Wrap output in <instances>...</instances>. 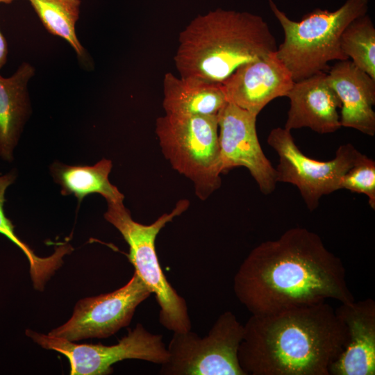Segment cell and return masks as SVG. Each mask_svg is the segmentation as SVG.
Here are the masks:
<instances>
[{
	"mask_svg": "<svg viewBox=\"0 0 375 375\" xmlns=\"http://www.w3.org/2000/svg\"><path fill=\"white\" fill-rule=\"evenodd\" d=\"M340 189L364 194L370 207L375 209V162L360 153L354 164L342 176Z\"/></svg>",
	"mask_w": 375,
	"mask_h": 375,
	"instance_id": "cell-22",
	"label": "cell"
},
{
	"mask_svg": "<svg viewBox=\"0 0 375 375\" xmlns=\"http://www.w3.org/2000/svg\"><path fill=\"white\" fill-rule=\"evenodd\" d=\"M8 53V50L6 40L0 31V69L7 61Z\"/></svg>",
	"mask_w": 375,
	"mask_h": 375,
	"instance_id": "cell-23",
	"label": "cell"
},
{
	"mask_svg": "<svg viewBox=\"0 0 375 375\" xmlns=\"http://www.w3.org/2000/svg\"><path fill=\"white\" fill-rule=\"evenodd\" d=\"M267 141L279 156L276 181L295 185L310 211L317 208L322 196L340 189L342 176L360 153L347 143L339 147L333 159L316 160L299 150L290 131L281 127L273 128Z\"/></svg>",
	"mask_w": 375,
	"mask_h": 375,
	"instance_id": "cell-8",
	"label": "cell"
},
{
	"mask_svg": "<svg viewBox=\"0 0 375 375\" xmlns=\"http://www.w3.org/2000/svg\"><path fill=\"white\" fill-rule=\"evenodd\" d=\"M34 74L35 68L28 62L22 63L8 78L0 74V156L4 160H12L13 150L30 115L28 83Z\"/></svg>",
	"mask_w": 375,
	"mask_h": 375,
	"instance_id": "cell-16",
	"label": "cell"
},
{
	"mask_svg": "<svg viewBox=\"0 0 375 375\" xmlns=\"http://www.w3.org/2000/svg\"><path fill=\"white\" fill-rule=\"evenodd\" d=\"M13 172L0 176V233L17 246L26 256L30 265V274L35 289L42 290L45 283L61 266L62 258L72 248L69 244L58 247L54 253L48 257H40L15 234L14 226L4 213L5 192L8 186L14 183Z\"/></svg>",
	"mask_w": 375,
	"mask_h": 375,
	"instance_id": "cell-19",
	"label": "cell"
},
{
	"mask_svg": "<svg viewBox=\"0 0 375 375\" xmlns=\"http://www.w3.org/2000/svg\"><path fill=\"white\" fill-rule=\"evenodd\" d=\"M217 117L222 173L244 167L262 193H272L277 183L276 172L258 141L257 115L227 102Z\"/></svg>",
	"mask_w": 375,
	"mask_h": 375,
	"instance_id": "cell-11",
	"label": "cell"
},
{
	"mask_svg": "<svg viewBox=\"0 0 375 375\" xmlns=\"http://www.w3.org/2000/svg\"><path fill=\"white\" fill-rule=\"evenodd\" d=\"M151 294L134 272L117 290L79 300L70 319L48 335L71 342L108 338L130 324L136 308Z\"/></svg>",
	"mask_w": 375,
	"mask_h": 375,
	"instance_id": "cell-10",
	"label": "cell"
},
{
	"mask_svg": "<svg viewBox=\"0 0 375 375\" xmlns=\"http://www.w3.org/2000/svg\"><path fill=\"white\" fill-rule=\"evenodd\" d=\"M268 1L284 33L276 56L294 81L326 73L331 61L348 60L341 49V35L350 22L367 14L369 8V0H346L333 11L315 8L297 22L290 19L273 0Z\"/></svg>",
	"mask_w": 375,
	"mask_h": 375,
	"instance_id": "cell-4",
	"label": "cell"
},
{
	"mask_svg": "<svg viewBox=\"0 0 375 375\" xmlns=\"http://www.w3.org/2000/svg\"><path fill=\"white\" fill-rule=\"evenodd\" d=\"M26 334L35 343L67 358L71 375H106L112 365L126 359H137L162 365L169 353L161 335L149 332L138 324L113 345L76 344L75 342L27 330Z\"/></svg>",
	"mask_w": 375,
	"mask_h": 375,
	"instance_id": "cell-9",
	"label": "cell"
},
{
	"mask_svg": "<svg viewBox=\"0 0 375 375\" xmlns=\"http://www.w3.org/2000/svg\"><path fill=\"white\" fill-rule=\"evenodd\" d=\"M163 94L167 115H217L227 103L222 84L177 77L171 72L165 74Z\"/></svg>",
	"mask_w": 375,
	"mask_h": 375,
	"instance_id": "cell-17",
	"label": "cell"
},
{
	"mask_svg": "<svg viewBox=\"0 0 375 375\" xmlns=\"http://www.w3.org/2000/svg\"><path fill=\"white\" fill-rule=\"evenodd\" d=\"M233 290L251 315H267L333 299L354 301L341 260L322 238L295 227L253 248L240 265Z\"/></svg>",
	"mask_w": 375,
	"mask_h": 375,
	"instance_id": "cell-1",
	"label": "cell"
},
{
	"mask_svg": "<svg viewBox=\"0 0 375 375\" xmlns=\"http://www.w3.org/2000/svg\"><path fill=\"white\" fill-rule=\"evenodd\" d=\"M47 31L66 40L78 58L85 59V50L76 33L81 0H28Z\"/></svg>",
	"mask_w": 375,
	"mask_h": 375,
	"instance_id": "cell-20",
	"label": "cell"
},
{
	"mask_svg": "<svg viewBox=\"0 0 375 375\" xmlns=\"http://www.w3.org/2000/svg\"><path fill=\"white\" fill-rule=\"evenodd\" d=\"M340 46L348 59L375 79V28L367 14L347 25L341 35Z\"/></svg>",
	"mask_w": 375,
	"mask_h": 375,
	"instance_id": "cell-21",
	"label": "cell"
},
{
	"mask_svg": "<svg viewBox=\"0 0 375 375\" xmlns=\"http://www.w3.org/2000/svg\"><path fill=\"white\" fill-rule=\"evenodd\" d=\"M347 339L344 323L326 301L251 315L238 360L247 375H330Z\"/></svg>",
	"mask_w": 375,
	"mask_h": 375,
	"instance_id": "cell-2",
	"label": "cell"
},
{
	"mask_svg": "<svg viewBox=\"0 0 375 375\" xmlns=\"http://www.w3.org/2000/svg\"><path fill=\"white\" fill-rule=\"evenodd\" d=\"M123 201H107L104 218L119 231L128 244L127 257L135 272L154 294L158 303L160 323L173 333L191 330L187 303L167 281L156 250V239L160 230L188 208L189 201L179 200L172 212L164 213L148 225L133 220Z\"/></svg>",
	"mask_w": 375,
	"mask_h": 375,
	"instance_id": "cell-5",
	"label": "cell"
},
{
	"mask_svg": "<svg viewBox=\"0 0 375 375\" xmlns=\"http://www.w3.org/2000/svg\"><path fill=\"white\" fill-rule=\"evenodd\" d=\"M244 326L231 311L220 315L207 335L191 330L174 332L162 375H247L238 360Z\"/></svg>",
	"mask_w": 375,
	"mask_h": 375,
	"instance_id": "cell-7",
	"label": "cell"
},
{
	"mask_svg": "<svg viewBox=\"0 0 375 375\" xmlns=\"http://www.w3.org/2000/svg\"><path fill=\"white\" fill-rule=\"evenodd\" d=\"M335 312L347 327L343 350L331 365V375L375 374V301L341 303Z\"/></svg>",
	"mask_w": 375,
	"mask_h": 375,
	"instance_id": "cell-13",
	"label": "cell"
},
{
	"mask_svg": "<svg viewBox=\"0 0 375 375\" xmlns=\"http://www.w3.org/2000/svg\"><path fill=\"white\" fill-rule=\"evenodd\" d=\"M294 83L274 51L240 66L222 85L228 103L258 116L271 101L287 97Z\"/></svg>",
	"mask_w": 375,
	"mask_h": 375,
	"instance_id": "cell-12",
	"label": "cell"
},
{
	"mask_svg": "<svg viewBox=\"0 0 375 375\" xmlns=\"http://www.w3.org/2000/svg\"><path fill=\"white\" fill-rule=\"evenodd\" d=\"M156 133L173 169L190 179L195 194L206 200L221 185V157L217 115L160 117Z\"/></svg>",
	"mask_w": 375,
	"mask_h": 375,
	"instance_id": "cell-6",
	"label": "cell"
},
{
	"mask_svg": "<svg viewBox=\"0 0 375 375\" xmlns=\"http://www.w3.org/2000/svg\"><path fill=\"white\" fill-rule=\"evenodd\" d=\"M110 160L102 159L92 166L67 165L56 162L51 172L64 195L73 194L79 201L90 194H99L107 201L124 200V195L109 181Z\"/></svg>",
	"mask_w": 375,
	"mask_h": 375,
	"instance_id": "cell-18",
	"label": "cell"
},
{
	"mask_svg": "<svg viewBox=\"0 0 375 375\" xmlns=\"http://www.w3.org/2000/svg\"><path fill=\"white\" fill-rule=\"evenodd\" d=\"M14 0H0V3H10Z\"/></svg>",
	"mask_w": 375,
	"mask_h": 375,
	"instance_id": "cell-24",
	"label": "cell"
},
{
	"mask_svg": "<svg viewBox=\"0 0 375 375\" xmlns=\"http://www.w3.org/2000/svg\"><path fill=\"white\" fill-rule=\"evenodd\" d=\"M287 97L290 99V108L285 129L307 127L326 134L342 127L338 112L341 102L330 85L326 72L294 81Z\"/></svg>",
	"mask_w": 375,
	"mask_h": 375,
	"instance_id": "cell-14",
	"label": "cell"
},
{
	"mask_svg": "<svg viewBox=\"0 0 375 375\" xmlns=\"http://www.w3.org/2000/svg\"><path fill=\"white\" fill-rule=\"evenodd\" d=\"M178 41L174 59L181 77L217 84L240 66L277 49L261 16L219 8L194 17Z\"/></svg>",
	"mask_w": 375,
	"mask_h": 375,
	"instance_id": "cell-3",
	"label": "cell"
},
{
	"mask_svg": "<svg viewBox=\"0 0 375 375\" xmlns=\"http://www.w3.org/2000/svg\"><path fill=\"white\" fill-rule=\"evenodd\" d=\"M326 74L341 102V126L374 135L375 79L349 59L338 61Z\"/></svg>",
	"mask_w": 375,
	"mask_h": 375,
	"instance_id": "cell-15",
	"label": "cell"
}]
</instances>
